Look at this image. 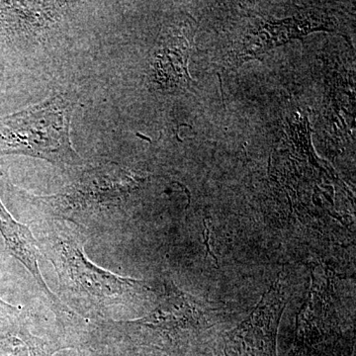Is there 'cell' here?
<instances>
[{
	"label": "cell",
	"instance_id": "7",
	"mask_svg": "<svg viewBox=\"0 0 356 356\" xmlns=\"http://www.w3.org/2000/svg\"><path fill=\"white\" fill-rule=\"evenodd\" d=\"M30 322L17 307L0 310V356H54L64 348L33 334Z\"/></svg>",
	"mask_w": 356,
	"mask_h": 356
},
{
	"label": "cell",
	"instance_id": "4",
	"mask_svg": "<svg viewBox=\"0 0 356 356\" xmlns=\"http://www.w3.org/2000/svg\"><path fill=\"white\" fill-rule=\"evenodd\" d=\"M287 303L278 280L242 324L224 334V356H277L278 327Z\"/></svg>",
	"mask_w": 356,
	"mask_h": 356
},
{
	"label": "cell",
	"instance_id": "3",
	"mask_svg": "<svg viewBox=\"0 0 356 356\" xmlns=\"http://www.w3.org/2000/svg\"><path fill=\"white\" fill-rule=\"evenodd\" d=\"M74 103L57 95L36 106L0 118V156L24 154L58 165H79L70 137Z\"/></svg>",
	"mask_w": 356,
	"mask_h": 356
},
{
	"label": "cell",
	"instance_id": "8",
	"mask_svg": "<svg viewBox=\"0 0 356 356\" xmlns=\"http://www.w3.org/2000/svg\"><path fill=\"white\" fill-rule=\"evenodd\" d=\"M205 224V222H204ZM204 236V245L206 247V250H207V254H209L211 257H213L216 264H218V259L216 255L214 254V252H212V248L210 247V229L209 227H207V225L205 224V229H204L203 233Z\"/></svg>",
	"mask_w": 356,
	"mask_h": 356
},
{
	"label": "cell",
	"instance_id": "6",
	"mask_svg": "<svg viewBox=\"0 0 356 356\" xmlns=\"http://www.w3.org/2000/svg\"><path fill=\"white\" fill-rule=\"evenodd\" d=\"M0 234L3 236L7 250L25 266L37 284L50 301L51 310L55 312L60 323H65L74 315L69 307L58 298L47 285L40 270V250L31 229L26 225L16 221L0 201Z\"/></svg>",
	"mask_w": 356,
	"mask_h": 356
},
{
	"label": "cell",
	"instance_id": "1",
	"mask_svg": "<svg viewBox=\"0 0 356 356\" xmlns=\"http://www.w3.org/2000/svg\"><path fill=\"white\" fill-rule=\"evenodd\" d=\"M35 236L40 254L53 264L60 291L88 320H107L115 307L126 305L147 292L156 293L145 281L123 277L96 266L86 257L88 236L63 220Z\"/></svg>",
	"mask_w": 356,
	"mask_h": 356
},
{
	"label": "cell",
	"instance_id": "5",
	"mask_svg": "<svg viewBox=\"0 0 356 356\" xmlns=\"http://www.w3.org/2000/svg\"><path fill=\"white\" fill-rule=\"evenodd\" d=\"M163 289L159 294L158 305L149 315L123 322L131 327L166 334L209 325L202 305L193 296L175 286L172 280L165 281Z\"/></svg>",
	"mask_w": 356,
	"mask_h": 356
},
{
	"label": "cell",
	"instance_id": "2",
	"mask_svg": "<svg viewBox=\"0 0 356 356\" xmlns=\"http://www.w3.org/2000/svg\"><path fill=\"white\" fill-rule=\"evenodd\" d=\"M144 179L115 163L88 170L56 195L32 196L55 219L79 227L86 235L115 228L117 215Z\"/></svg>",
	"mask_w": 356,
	"mask_h": 356
},
{
	"label": "cell",
	"instance_id": "9",
	"mask_svg": "<svg viewBox=\"0 0 356 356\" xmlns=\"http://www.w3.org/2000/svg\"><path fill=\"white\" fill-rule=\"evenodd\" d=\"M14 306L10 305V304L6 303L4 300H2L0 298V310H2V309H10L13 308Z\"/></svg>",
	"mask_w": 356,
	"mask_h": 356
}]
</instances>
